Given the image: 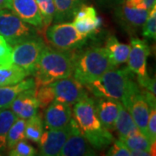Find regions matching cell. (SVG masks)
<instances>
[{"label":"cell","instance_id":"obj_1","mask_svg":"<svg viewBox=\"0 0 156 156\" xmlns=\"http://www.w3.org/2000/svg\"><path fill=\"white\" fill-rule=\"evenodd\" d=\"M76 56V50H54L45 45L32 74L35 83L34 88L71 76Z\"/></svg>","mask_w":156,"mask_h":156},{"label":"cell","instance_id":"obj_2","mask_svg":"<svg viewBox=\"0 0 156 156\" xmlns=\"http://www.w3.org/2000/svg\"><path fill=\"white\" fill-rule=\"evenodd\" d=\"M84 87L95 97L118 100L122 105L140 90L139 84L134 82L133 74L128 68L109 69L98 79L85 84Z\"/></svg>","mask_w":156,"mask_h":156},{"label":"cell","instance_id":"obj_3","mask_svg":"<svg viewBox=\"0 0 156 156\" xmlns=\"http://www.w3.org/2000/svg\"><path fill=\"white\" fill-rule=\"evenodd\" d=\"M73 106V119L81 133L95 150H101L111 145L115 140L114 136L102 126L97 116L95 100L88 95Z\"/></svg>","mask_w":156,"mask_h":156},{"label":"cell","instance_id":"obj_4","mask_svg":"<svg viewBox=\"0 0 156 156\" xmlns=\"http://www.w3.org/2000/svg\"><path fill=\"white\" fill-rule=\"evenodd\" d=\"M114 68L115 66L105 48L91 47L80 54L76 53L72 76L85 85L98 79Z\"/></svg>","mask_w":156,"mask_h":156},{"label":"cell","instance_id":"obj_5","mask_svg":"<svg viewBox=\"0 0 156 156\" xmlns=\"http://www.w3.org/2000/svg\"><path fill=\"white\" fill-rule=\"evenodd\" d=\"M0 35L11 47L39 37L32 25L23 22L9 9L0 10Z\"/></svg>","mask_w":156,"mask_h":156},{"label":"cell","instance_id":"obj_6","mask_svg":"<svg viewBox=\"0 0 156 156\" xmlns=\"http://www.w3.org/2000/svg\"><path fill=\"white\" fill-rule=\"evenodd\" d=\"M45 37L50 44L60 50H76L87 41L86 37L78 32L73 23L69 22L57 23L48 26Z\"/></svg>","mask_w":156,"mask_h":156},{"label":"cell","instance_id":"obj_7","mask_svg":"<svg viewBox=\"0 0 156 156\" xmlns=\"http://www.w3.org/2000/svg\"><path fill=\"white\" fill-rule=\"evenodd\" d=\"M44 47L45 44L39 37L14 45L11 54V63L22 68L29 76L32 75Z\"/></svg>","mask_w":156,"mask_h":156},{"label":"cell","instance_id":"obj_8","mask_svg":"<svg viewBox=\"0 0 156 156\" xmlns=\"http://www.w3.org/2000/svg\"><path fill=\"white\" fill-rule=\"evenodd\" d=\"M50 84L55 95V100L70 106L89 95L83 84L73 76L56 80Z\"/></svg>","mask_w":156,"mask_h":156},{"label":"cell","instance_id":"obj_9","mask_svg":"<svg viewBox=\"0 0 156 156\" xmlns=\"http://www.w3.org/2000/svg\"><path fill=\"white\" fill-rule=\"evenodd\" d=\"M150 56V48L145 40L134 37L129 44L127 62L128 69L138 77H146L147 74V58Z\"/></svg>","mask_w":156,"mask_h":156},{"label":"cell","instance_id":"obj_10","mask_svg":"<svg viewBox=\"0 0 156 156\" xmlns=\"http://www.w3.org/2000/svg\"><path fill=\"white\" fill-rule=\"evenodd\" d=\"M95 149L81 133L75 120H71V131L59 153L60 156H93Z\"/></svg>","mask_w":156,"mask_h":156},{"label":"cell","instance_id":"obj_11","mask_svg":"<svg viewBox=\"0 0 156 156\" xmlns=\"http://www.w3.org/2000/svg\"><path fill=\"white\" fill-rule=\"evenodd\" d=\"M71 131V122L61 129H47L39 140V154L43 156L59 155L62 146Z\"/></svg>","mask_w":156,"mask_h":156},{"label":"cell","instance_id":"obj_12","mask_svg":"<svg viewBox=\"0 0 156 156\" xmlns=\"http://www.w3.org/2000/svg\"><path fill=\"white\" fill-rule=\"evenodd\" d=\"M73 24L77 31L88 38L96 35L101 27V19L97 15L96 10L92 5L83 4L73 17Z\"/></svg>","mask_w":156,"mask_h":156},{"label":"cell","instance_id":"obj_13","mask_svg":"<svg viewBox=\"0 0 156 156\" xmlns=\"http://www.w3.org/2000/svg\"><path fill=\"white\" fill-rule=\"evenodd\" d=\"M117 21L129 34L136 33L142 28L149 11L129 7L123 2L115 7Z\"/></svg>","mask_w":156,"mask_h":156},{"label":"cell","instance_id":"obj_14","mask_svg":"<svg viewBox=\"0 0 156 156\" xmlns=\"http://www.w3.org/2000/svg\"><path fill=\"white\" fill-rule=\"evenodd\" d=\"M123 106L130 113L138 129L147 136V125L150 109L153 107L150 106L142 91L140 89L134 93Z\"/></svg>","mask_w":156,"mask_h":156},{"label":"cell","instance_id":"obj_15","mask_svg":"<svg viewBox=\"0 0 156 156\" xmlns=\"http://www.w3.org/2000/svg\"><path fill=\"white\" fill-rule=\"evenodd\" d=\"M73 118L70 105L54 100L44 112V124L47 129H61L67 127Z\"/></svg>","mask_w":156,"mask_h":156},{"label":"cell","instance_id":"obj_16","mask_svg":"<svg viewBox=\"0 0 156 156\" xmlns=\"http://www.w3.org/2000/svg\"><path fill=\"white\" fill-rule=\"evenodd\" d=\"M8 9L23 22L34 27L44 28L43 20L36 0H9Z\"/></svg>","mask_w":156,"mask_h":156},{"label":"cell","instance_id":"obj_17","mask_svg":"<svg viewBox=\"0 0 156 156\" xmlns=\"http://www.w3.org/2000/svg\"><path fill=\"white\" fill-rule=\"evenodd\" d=\"M95 101V110L97 116L99 118L102 126L108 131L113 132L115 130V122L120 108L122 107V102L120 101L97 97Z\"/></svg>","mask_w":156,"mask_h":156},{"label":"cell","instance_id":"obj_18","mask_svg":"<svg viewBox=\"0 0 156 156\" xmlns=\"http://www.w3.org/2000/svg\"><path fill=\"white\" fill-rule=\"evenodd\" d=\"M10 108L18 118L24 120L36 115L38 111L39 104L36 97L35 89L31 88L20 93L12 101Z\"/></svg>","mask_w":156,"mask_h":156},{"label":"cell","instance_id":"obj_19","mask_svg":"<svg viewBox=\"0 0 156 156\" xmlns=\"http://www.w3.org/2000/svg\"><path fill=\"white\" fill-rule=\"evenodd\" d=\"M33 78L23 79L17 83L0 86V108H10L12 101L20 93L26 89L34 88Z\"/></svg>","mask_w":156,"mask_h":156},{"label":"cell","instance_id":"obj_20","mask_svg":"<svg viewBox=\"0 0 156 156\" xmlns=\"http://www.w3.org/2000/svg\"><path fill=\"white\" fill-rule=\"evenodd\" d=\"M105 49L115 67L127 62L129 53V45L122 44L115 36L111 35L107 38Z\"/></svg>","mask_w":156,"mask_h":156},{"label":"cell","instance_id":"obj_21","mask_svg":"<svg viewBox=\"0 0 156 156\" xmlns=\"http://www.w3.org/2000/svg\"><path fill=\"white\" fill-rule=\"evenodd\" d=\"M55 2V17L56 23L68 22L72 19L76 11L83 5L84 0H54Z\"/></svg>","mask_w":156,"mask_h":156},{"label":"cell","instance_id":"obj_22","mask_svg":"<svg viewBox=\"0 0 156 156\" xmlns=\"http://www.w3.org/2000/svg\"><path fill=\"white\" fill-rule=\"evenodd\" d=\"M122 141L130 150L147 151L150 153L151 155H155V143H152L138 128L130 133L125 139L122 140Z\"/></svg>","mask_w":156,"mask_h":156},{"label":"cell","instance_id":"obj_23","mask_svg":"<svg viewBox=\"0 0 156 156\" xmlns=\"http://www.w3.org/2000/svg\"><path fill=\"white\" fill-rule=\"evenodd\" d=\"M27 76L28 73L14 63L0 65V86L17 83Z\"/></svg>","mask_w":156,"mask_h":156},{"label":"cell","instance_id":"obj_24","mask_svg":"<svg viewBox=\"0 0 156 156\" xmlns=\"http://www.w3.org/2000/svg\"><path fill=\"white\" fill-rule=\"evenodd\" d=\"M137 128H138L136 127L130 113L125 107L122 105L115 122V130H117L119 134V140H122L125 139L128 134Z\"/></svg>","mask_w":156,"mask_h":156},{"label":"cell","instance_id":"obj_25","mask_svg":"<svg viewBox=\"0 0 156 156\" xmlns=\"http://www.w3.org/2000/svg\"><path fill=\"white\" fill-rule=\"evenodd\" d=\"M17 116L9 108H0V152L7 148V134Z\"/></svg>","mask_w":156,"mask_h":156},{"label":"cell","instance_id":"obj_26","mask_svg":"<svg viewBox=\"0 0 156 156\" xmlns=\"http://www.w3.org/2000/svg\"><path fill=\"white\" fill-rule=\"evenodd\" d=\"M43 132H44V122L40 115L37 114L36 115L26 120L25 129H24L26 139L30 140L35 143H38Z\"/></svg>","mask_w":156,"mask_h":156},{"label":"cell","instance_id":"obj_27","mask_svg":"<svg viewBox=\"0 0 156 156\" xmlns=\"http://www.w3.org/2000/svg\"><path fill=\"white\" fill-rule=\"evenodd\" d=\"M25 122L26 120L18 118L11 125L7 134V148L11 149L18 141L26 139L25 137Z\"/></svg>","mask_w":156,"mask_h":156},{"label":"cell","instance_id":"obj_28","mask_svg":"<svg viewBox=\"0 0 156 156\" xmlns=\"http://www.w3.org/2000/svg\"><path fill=\"white\" fill-rule=\"evenodd\" d=\"M38 7L40 15L43 20L44 27L50 26L55 17V2L54 0H36Z\"/></svg>","mask_w":156,"mask_h":156},{"label":"cell","instance_id":"obj_29","mask_svg":"<svg viewBox=\"0 0 156 156\" xmlns=\"http://www.w3.org/2000/svg\"><path fill=\"white\" fill-rule=\"evenodd\" d=\"M34 89L40 108L43 109L46 108L50 103L55 100V95L50 84L40 86L38 88H34Z\"/></svg>","mask_w":156,"mask_h":156},{"label":"cell","instance_id":"obj_30","mask_svg":"<svg viewBox=\"0 0 156 156\" xmlns=\"http://www.w3.org/2000/svg\"><path fill=\"white\" fill-rule=\"evenodd\" d=\"M142 36L146 38H156V5H154L148 12L147 17L142 26Z\"/></svg>","mask_w":156,"mask_h":156},{"label":"cell","instance_id":"obj_31","mask_svg":"<svg viewBox=\"0 0 156 156\" xmlns=\"http://www.w3.org/2000/svg\"><path fill=\"white\" fill-rule=\"evenodd\" d=\"M37 153V149L30 144L23 140L18 141L11 149H10L9 155L11 156H33Z\"/></svg>","mask_w":156,"mask_h":156},{"label":"cell","instance_id":"obj_32","mask_svg":"<svg viewBox=\"0 0 156 156\" xmlns=\"http://www.w3.org/2000/svg\"><path fill=\"white\" fill-rule=\"evenodd\" d=\"M107 155L111 156H131L130 149H128V147L123 143L121 140H114L113 145L109 148V150L107 152Z\"/></svg>","mask_w":156,"mask_h":156},{"label":"cell","instance_id":"obj_33","mask_svg":"<svg viewBox=\"0 0 156 156\" xmlns=\"http://www.w3.org/2000/svg\"><path fill=\"white\" fill-rule=\"evenodd\" d=\"M147 136L152 143L156 142V108H152L147 125Z\"/></svg>","mask_w":156,"mask_h":156},{"label":"cell","instance_id":"obj_34","mask_svg":"<svg viewBox=\"0 0 156 156\" xmlns=\"http://www.w3.org/2000/svg\"><path fill=\"white\" fill-rule=\"evenodd\" d=\"M156 0H125L124 3L129 7L143 9L150 11L154 5H155Z\"/></svg>","mask_w":156,"mask_h":156},{"label":"cell","instance_id":"obj_35","mask_svg":"<svg viewBox=\"0 0 156 156\" xmlns=\"http://www.w3.org/2000/svg\"><path fill=\"white\" fill-rule=\"evenodd\" d=\"M11 50H12V47L6 42L5 39L0 35V58L5 59L8 62H11Z\"/></svg>","mask_w":156,"mask_h":156},{"label":"cell","instance_id":"obj_36","mask_svg":"<svg viewBox=\"0 0 156 156\" xmlns=\"http://www.w3.org/2000/svg\"><path fill=\"white\" fill-rule=\"evenodd\" d=\"M125 0H96L98 4L105 7H117L122 5Z\"/></svg>","mask_w":156,"mask_h":156},{"label":"cell","instance_id":"obj_37","mask_svg":"<svg viewBox=\"0 0 156 156\" xmlns=\"http://www.w3.org/2000/svg\"><path fill=\"white\" fill-rule=\"evenodd\" d=\"M131 156H149L151 155L150 153L143 150H130Z\"/></svg>","mask_w":156,"mask_h":156},{"label":"cell","instance_id":"obj_38","mask_svg":"<svg viewBox=\"0 0 156 156\" xmlns=\"http://www.w3.org/2000/svg\"><path fill=\"white\" fill-rule=\"evenodd\" d=\"M9 0H0V10L2 9H8Z\"/></svg>","mask_w":156,"mask_h":156},{"label":"cell","instance_id":"obj_39","mask_svg":"<svg viewBox=\"0 0 156 156\" xmlns=\"http://www.w3.org/2000/svg\"><path fill=\"white\" fill-rule=\"evenodd\" d=\"M9 63H11L10 62H8L5 59H3V58H0V65L2 64H9Z\"/></svg>","mask_w":156,"mask_h":156}]
</instances>
